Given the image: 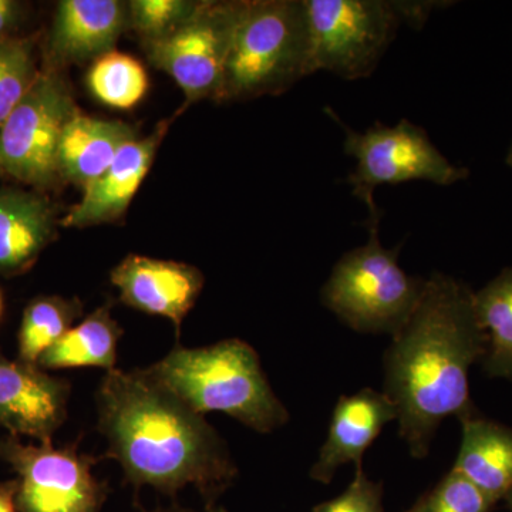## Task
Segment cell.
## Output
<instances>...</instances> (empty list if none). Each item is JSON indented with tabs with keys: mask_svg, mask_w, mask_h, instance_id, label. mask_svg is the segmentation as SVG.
<instances>
[{
	"mask_svg": "<svg viewBox=\"0 0 512 512\" xmlns=\"http://www.w3.org/2000/svg\"><path fill=\"white\" fill-rule=\"evenodd\" d=\"M148 512H195L194 510H190V508L181 507V505L173 504L170 507L164 508H156V510L148 511Z\"/></svg>",
	"mask_w": 512,
	"mask_h": 512,
	"instance_id": "obj_29",
	"label": "cell"
},
{
	"mask_svg": "<svg viewBox=\"0 0 512 512\" xmlns=\"http://www.w3.org/2000/svg\"><path fill=\"white\" fill-rule=\"evenodd\" d=\"M3 312V299H2V293H0V316H2Z\"/></svg>",
	"mask_w": 512,
	"mask_h": 512,
	"instance_id": "obj_33",
	"label": "cell"
},
{
	"mask_svg": "<svg viewBox=\"0 0 512 512\" xmlns=\"http://www.w3.org/2000/svg\"><path fill=\"white\" fill-rule=\"evenodd\" d=\"M97 410L109 443L104 458L116 460L136 490L148 485L175 497L192 485L205 504L217 503L238 476L217 430L147 369L109 370L100 382Z\"/></svg>",
	"mask_w": 512,
	"mask_h": 512,
	"instance_id": "obj_2",
	"label": "cell"
},
{
	"mask_svg": "<svg viewBox=\"0 0 512 512\" xmlns=\"http://www.w3.org/2000/svg\"><path fill=\"white\" fill-rule=\"evenodd\" d=\"M147 372L201 416L225 413L262 434L288 423V410L266 379L258 353L244 340L175 346Z\"/></svg>",
	"mask_w": 512,
	"mask_h": 512,
	"instance_id": "obj_3",
	"label": "cell"
},
{
	"mask_svg": "<svg viewBox=\"0 0 512 512\" xmlns=\"http://www.w3.org/2000/svg\"><path fill=\"white\" fill-rule=\"evenodd\" d=\"M26 20V5L18 0H0V40L13 39Z\"/></svg>",
	"mask_w": 512,
	"mask_h": 512,
	"instance_id": "obj_27",
	"label": "cell"
},
{
	"mask_svg": "<svg viewBox=\"0 0 512 512\" xmlns=\"http://www.w3.org/2000/svg\"><path fill=\"white\" fill-rule=\"evenodd\" d=\"M329 116L345 130L343 150L355 158L356 168L348 177L352 194L369 211L366 224L380 222L375 191L382 185L429 181L448 187L468 178V170L458 167L434 146L424 128L402 120L396 126L376 123L365 131L352 130L328 109Z\"/></svg>",
	"mask_w": 512,
	"mask_h": 512,
	"instance_id": "obj_7",
	"label": "cell"
},
{
	"mask_svg": "<svg viewBox=\"0 0 512 512\" xmlns=\"http://www.w3.org/2000/svg\"><path fill=\"white\" fill-rule=\"evenodd\" d=\"M198 6L197 0H130L128 30L136 33L141 45L163 40L187 23Z\"/></svg>",
	"mask_w": 512,
	"mask_h": 512,
	"instance_id": "obj_24",
	"label": "cell"
},
{
	"mask_svg": "<svg viewBox=\"0 0 512 512\" xmlns=\"http://www.w3.org/2000/svg\"><path fill=\"white\" fill-rule=\"evenodd\" d=\"M39 73L35 37L0 40V126L28 93Z\"/></svg>",
	"mask_w": 512,
	"mask_h": 512,
	"instance_id": "obj_23",
	"label": "cell"
},
{
	"mask_svg": "<svg viewBox=\"0 0 512 512\" xmlns=\"http://www.w3.org/2000/svg\"><path fill=\"white\" fill-rule=\"evenodd\" d=\"M460 421L463 439L453 470L495 504L512 488V429L477 414Z\"/></svg>",
	"mask_w": 512,
	"mask_h": 512,
	"instance_id": "obj_18",
	"label": "cell"
},
{
	"mask_svg": "<svg viewBox=\"0 0 512 512\" xmlns=\"http://www.w3.org/2000/svg\"><path fill=\"white\" fill-rule=\"evenodd\" d=\"M366 227L369 241L339 259L320 296L350 329L393 338L416 311L427 279L403 271L397 262L400 247H383L379 224Z\"/></svg>",
	"mask_w": 512,
	"mask_h": 512,
	"instance_id": "obj_6",
	"label": "cell"
},
{
	"mask_svg": "<svg viewBox=\"0 0 512 512\" xmlns=\"http://www.w3.org/2000/svg\"><path fill=\"white\" fill-rule=\"evenodd\" d=\"M474 311L487 336L484 372L512 380V266L474 292Z\"/></svg>",
	"mask_w": 512,
	"mask_h": 512,
	"instance_id": "obj_20",
	"label": "cell"
},
{
	"mask_svg": "<svg viewBox=\"0 0 512 512\" xmlns=\"http://www.w3.org/2000/svg\"><path fill=\"white\" fill-rule=\"evenodd\" d=\"M441 3L305 0L312 70L343 80L369 77L404 23L421 28Z\"/></svg>",
	"mask_w": 512,
	"mask_h": 512,
	"instance_id": "obj_5",
	"label": "cell"
},
{
	"mask_svg": "<svg viewBox=\"0 0 512 512\" xmlns=\"http://www.w3.org/2000/svg\"><path fill=\"white\" fill-rule=\"evenodd\" d=\"M138 138V128L121 120L73 114L57 151L60 180L86 190L100 177L121 148Z\"/></svg>",
	"mask_w": 512,
	"mask_h": 512,
	"instance_id": "obj_17",
	"label": "cell"
},
{
	"mask_svg": "<svg viewBox=\"0 0 512 512\" xmlns=\"http://www.w3.org/2000/svg\"><path fill=\"white\" fill-rule=\"evenodd\" d=\"M171 120L160 121L153 133L121 148L110 167L83 190L82 200L67 211L59 224L64 228H89L121 220L150 173Z\"/></svg>",
	"mask_w": 512,
	"mask_h": 512,
	"instance_id": "obj_14",
	"label": "cell"
},
{
	"mask_svg": "<svg viewBox=\"0 0 512 512\" xmlns=\"http://www.w3.org/2000/svg\"><path fill=\"white\" fill-rule=\"evenodd\" d=\"M504 500H507L508 507H510V510L512 511V488L508 491V494L505 495Z\"/></svg>",
	"mask_w": 512,
	"mask_h": 512,
	"instance_id": "obj_31",
	"label": "cell"
},
{
	"mask_svg": "<svg viewBox=\"0 0 512 512\" xmlns=\"http://www.w3.org/2000/svg\"><path fill=\"white\" fill-rule=\"evenodd\" d=\"M18 490V478L0 484V512H19L16 504Z\"/></svg>",
	"mask_w": 512,
	"mask_h": 512,
	"instance_id": "obj_28",
	"label": "cell"
},
{
	"mask_svg": "<svg viewBox=\"0 0 512 512\" xmlns=\"http://www.w3.org/2000/svg\"><path fill=\"white\" fill-rule=\"evenodd\" d=\"M312 512H383V487L367 478L365 470H356L355 480L345 493L316 505Z\"/></svg>",
	"mask_w": 512,
	"mask_h": 512,
	"instance_id": "obj_26",
	"label": "cell"
},
{
	"mask_svg": "<svg viewBox=\"0 0 512 512\" xmlns=\"http://www.w3.org/2000/svg\"><path fill=\"white\" fill-rule=\"evenodd\" d=\"M128 30L123 0H62L46 39V69L62 72L70 64L93 63L116 50Z\"/></svg>",
	"mask_w": 512,
	"mask_h": 512,
	"instance_id": "obj_13",
	"label": "cell"
},
{
	"mask_svg": "<svg viewBox=\"0 0 512 512\" xmlns=\"http://www.w3.org/2000/svg\"><path fill=\"white\" fill-rule=\"evenodd\" d=\"M393 420H397L396 407L384 393L363 389L340 397L333 409L328 437L313 464L312 480L329 484L346 464H355L356 470H362L367 448Z\"/></svg>",
	"mask_w": 512,
	"mask_h": 512,
	"instance_id": "obj_15",
	"label": "cell"
},
{
	"mask_svg": "<svg viewBox=\"0 0 512 512\" xmlns=\"http://www.w3.org/2000/svg\"><path fill=\"white\" fill-rule=\"evenodd\" d=\"M56 208L45 195L0 190V274L20 275L35 265L56 235Z\"/></svg>",
	"mask_w": 512,
	"mask_h": 512,
	"instance_id": "obj_16",
	"label": "cell"
},
{
	"mask_svg": "<svg viewBox=\"0 0 512 512\" xmlns=\"http://www.w3.org/2000/svg\"><path fill=\"white\" fill-rule=\"evenodd\" d=\"M121 302L147 315L171 320L177 333L204 288L200 269L184 262L127 255L110 275Z\"/></svg>",
	"mask_w": 512,
	"mask_h": 512,
	"instance_id": "obj_11",
	"label": "cell"
},
{
	"mask_svg": "<svg viewBox=\"0 0 512 512\" xmlns=\"http://www.w3.org/2000/svg\"><path fill=\"white\" fill-rule=\"evenodd\" d=\"M83 313L79 299L39 296L26 306L20 323L19 360L37 365L46 350L63 338ZM39 366V365H37Z\"/></svg>",
	"mask_w": 512,
	"mask_h": 512,
	"instance_id": "obj_21",
	"label": "cell"
},
{
	"mask_svg": "<svg viewBox=\"0 0 512 512\" xmlns=\"http://www.w3.org/2000/svg\"><path fill=\"white\" fill-rule=\"evenodd\" d=\"M79 110L57 70H40L35 83L0 126V173L37 190L55 187L60 138Z\"/></svg>",
	"mask_w": 512,
	"mask_h": 512,
	"instance_id": "obj_8",
	"label": "cell"
},
{
	"mask_svg": "<svg viewBox=\"0 0 512 512\" xmlns=\"http://www.w3.org/2000/svg\"><path fill=\"white\" fill-rule=\"evenodd\" d=\"M87 89L104 106L131 110L146 97L150 79L136 57L119 50L94 60L86 76Z\"/></svg>",
	"mask_w": 512,
	"mask_h": 512,
	"instance_id": "obj_22",
	"label": "cell"
},
{
	"mask_svg": "<svg viewBox=\"0 0 512 512\" xmlns=\"http://www.w3.org/2000/svg\"><path fill=\"white\" fill-rule=\"evenodd\" d=\"M507 164L510 165V167L512 168V144L510 147V151H508Z\"/></svg>",
	"mask_w": 512,
	"mask_h": 512,
	"instance_id": "obj_32",
	"label": "cell"
},
{
	"mask_svg": "<svg viewBox=\"0 0 512 512\" xmlns=\"http://www.w3.org/2000/svg\"><path fill=\"white\" fill-rule=\"evenodd\" d=\"M121 335L123 329L111 315V306L107 303L67 330L59 342L43 353L37 365L43 370L101 367L109 372L116 369Z\"/></svg>",
	"mask_w": 512,
	"mask_h": 512,
	"instance_id": "obj_19",
	"label": "cell"
},
{
	"mask_svg": "<svg viewBox=\"0 0 512 512\" xmlns=\"http://www.w3.org/2000/svg\"><path fill=\"white\" fill-rule=\"evenodd\" d=\"M70 384L0 353V427L10 436L52 441L67 417Z\"/></svg>",
	"mask_w": 512,
	"mask_h": 512,
	"instance_id": "obj_12",
	"label": "cell"
},
{
	"mask_svg": "<svg viewBox=\"0 0 512 512\" xmlns=\"http://www.w3.org/2000/svg\"><path fill=\"white\" fill-rule=\"evenodd\" d=\"M205 511L207 512H228L224 507L218 505L217 503H208L205 504Z\"/></svg>",
	"mask_w": 512,
	"mask_h": 512,
	"instance_id": "obj_30",
	"label": "cell"
},
{
	"mask_svg": "<svg viewBox=\"0 0 512 512\" xmlns=\"http://www.w3.org/2000/svg\"><path fill=\"white\" fill-rule=\"evenodd\" d=\"M241 8L242 0H204L173 35L141 45L151 66L183 90V109L205 99L217 101Z\"/></svg>",
	"mask_w": 512,
	"mask_h": 512,
	"instance_id": "obj_9",
	"label": "cell"
},
{
	"mask_svg": "<svg viewBox=\"0 0 512 512\" xmlns=\"http://www.w3.org/2000/svg\"><path fill=\"white\" fill-rule=\"evenodd\" d=\"M494 505L476 485L451 470L406 512H490Z\"/></svg>",
	"mask_w": 512,
	"mask_h": 512,
	"instance_id": "obj_25",
	"label": "cell"
},
{
	"mask_svg": "<svg viewBox=\"0 0 512 512\" xmlns=\"http://www.w3.org/2000/svg\"><path fill=\"white\" fill-rule=\"evenodd\" d=\"M0 457L18 474L19 512H100L109 493L93 476L96 460L76 446H36L9 436L0 441Z\"/></svg>",
	"mask_w": 512,
	"mask_h": 512,
	"instance_id": "obj_10",
	"label": "cell"
},
{
	"mask_svg": "<svg viewBox=\"0 0 512 512\" xmlns=\"http://www.w3.org/2000/svg\"><path fill=\"white\" fill-rule=\"evenodd\" d=\"M485 350L474 292L453 276L431 275L416 311L384 353L383 393L396 407L400 437L414 458L429 454L441 421L476 414L470 370Z\"/></svg>",
	"mask_w": 512,
	"mask_h": 512,
	"instance_id": "obj_1",
	"label": "cell"
},
{
	"mask_svg": "<svg viewBox=\"0 0 512 512\" xmlns=\"http://www.w3.org/2000/svg\"><path fill=\"white\" fill-rule=\"evenodd\" d=\"M311 74L305 0H242L218 103L278 96Z\"/></svg>",
	"mask_w": 512,
	"mask_h": 512,
	"instance_id": "obj_4",
	"label": "cell"
}]
</instances>
